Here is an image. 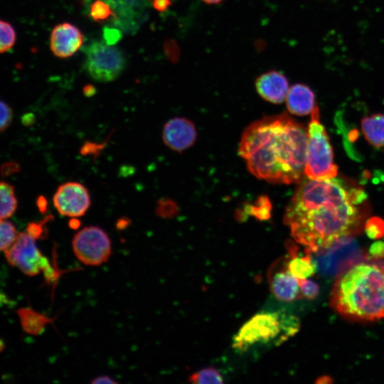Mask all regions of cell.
<instances>
[{"mask_svg": "<svg viewBox=\"0 0 384 384\" xmlns=\"http://www.w3.org/2000/svg\"><path fill=\"white\" fill-rule=\"evenodd\" d=\"M370 211L368 196L351 179L304 177L286 208L284 223L309 252H319L358 234Z\"/></svg>", "mask_w": 384, "mask_h": 384, "instance_id": "cell-1", "label": "cell"}, {"mask_svg": "<svg viewBox=\"0 0 384 384\" xmlns=\"http://www.w3.org/2000/svg\"><path fill=\"white\" fill-rule=\"evenodd\" d=\"M307 142V129L284 112L250 124L239 153L257 178L290 184L304 177Z\"/></svg>", "mask_w": 384, "mask_h": 384, "instance_id": "cell-2", "label": "cell"}, {"mask_svg": "<svg viewBox=\"0 0 384 384\" xmlns=\"http://www.w3.org/2000/svg\"><path fill=\"white\" fill-rule=\"evenodd\" d=\"M330 304L340 315L357 321L384 318V262L363 261L336 277Z\"/></svg>", "mask_w": 384, "mask_h": 384, "instance_id": "cell-3", "label": "cell"}, {"mask_svg": "<svg viewBox=\"0 0 384 384\" xmlns=\"http://www.w3.org/2000/svg\"><path fill=\"white\" fill-rule=\"evenodd\" d=\"M298 319L277 311H262L251 317L233 339V348L244 353L255 346L279 344L299 330Z\"/></svg>", "mask_w": 384, "mask_h": 384, "instance_id": "cell-4", "label": "cell"}, {"mask_svg": "<svg viewBox=\"0 0 384 384\" xmlns=\"http://www.w3.org/2000/svg\"><path fill=\"white\" fill-rule=\"evenodd\" d=\"M319 110L315 106L307 129L308 142L304 174L309 178L324 180L337 176L338 166L334 161L329 136L320 122Z\"/></svg>", "mask_w": 384, "mask_h": 384, "instance_id": "cell-5", "label": "cell"}, {"mask_svg": "<svg viewBox=\"0 0 384 384\" xmlns=\"http://www.w3.org/2000/svg\"><path fill=\"white\" fill-rule=\"evenodd\" d=\"M36 240L27 232L18 233L14 243L4 250L5 257L9 265L18 267L25 274L33 277L43 272L46 281L54 283L60 272L41 253Z\"/></svg>", "mask_w": 384, "mask_h": 384, "instance_id": "cell-6", "label": "cell"}, {"mask_svg": "<svg viewBox=\"0 0 384 384\" xmlns=\"http://www.w3.org/2000/svg\"><path fill=\"white\" fill-rule=\"evenodd\" d=\"M85 68L95 81L107 82L118 78L126 67V58L118 48L93 41L85 49Z\"/></svg>", "mask_w": 384, "mask_h": 384, "instance_id": "cell-7", "label": "cell"}, {"mask_svg": "<svg viewBox=\"0 0 384 384\" xmlns=\"http://www.w3.org/2000/svg\"><path fill=\"white\" fill-rule=\"evenodd\" d=\"M72 250L77 259L87 266H99L109 260L112 242L108 234L98 226H86L72 240Z\"/></svg>", "mask_w": 384, "mask_h": 384, "instance_id": "cell-8", "label": "cell"}, {"mask_svg": "<svg viewBox=\"0 0 384 384\" xmlns=\"http://www.w3.org/2000/svg\"><path fill=\"white\" fill-rule=\"evenodd\" d=\"M53 204L60 215L78 218L88 210L91 198L88 189L83 184L69 181L58 186L53 196Z\"/></svg>", "mask_w": 384, "mask_h": 384, "instance_id": "cell-9", "label": "cell"}, {"mask_svg": "<svg viewBox=\"0 0 384 384\" xmlns=\"http://www.w3.org/2000/svg\"><path fill=\"white\" fill-rule=\"evenodd\" d=\"M193 123L184 117L169 119L162 131V139L166 146L173 151L182 152L192 146L196 139Z\"/></svg>", "mask_w": 384, "mask_h": 384, "instance_id": "cell-10", "label": "cell"}, {"mask_svg": "<svg viewBox=\"0 0 384 384\" xmlns=\"http://www.w3.org/2000/svg\"><path fill=\"white\" fill-rule=\"evenodd\" d=\"M83 35L75 25L64 22L56 25L50 37V48L53 53L60 58L73 55L83 43Z\"/></svg>", "mask_w": 384, "mask_h": 384, "instance_id": "cell-11", "label": "cell"}, {"mask_svg": "<svg viewBox=\"0 0 384 384\" xmlns=\"http://www.w3.org/2000/svg\"><path fill=\"white\" fill-rule=\"evenodd\" d=\"M269 281L272 294L280 301L290 302L301 294L298 279L288 271L286 262L279 266L276 263L269 274Z\"/></svg>", "mask_w": 384, "mask_h": 384, "instance_id": "cell-12", "label": "cell"}, {"mask_svg": "<svg viewBox=\"0 0 384 384\" xmlns=\"http://www.w3.org/2000/svg\"><path fill=\"white\" fill-rule=\"evenodd\" d=\"M255 84L261 97L274 104L284 102L289 89L288 80L277 70L262 73L256 79Z\"/></svg>", "mask_w": 384, "mask_h": 384, "instance_id": "cell-13", "label": "cell"}, {"mask_svg": "<svg viewBox=\"0 0 384 384\" xmlns=\"http://www.w3.org/2000/svg\"><path fill=\"white\" fill-rule=\"evenodd\" d=\"M287 107L289 112L297 116H304L311 113L315 105V95L307 85L297 83L288 90Z\"/></svg>", "mask_w": 384, "mask_h": 384, "instance_id": "cell-14", "label": "cell"}, {"mask_svg": "<svg viewBox=\"0 0 384 384\" xmlns=\"http://www.w3.org/2000/svg\"><path fill=\"white\" fill-rule=\"evenodd\" d=\"M289 259L287 262L288 271L297 279H304L312 276L316 270V265L313 261L310 252L304 256L298 255L297 247L292 242L287 245Z\"/></svg>", "mask_w": 384, "mask_h": 384, "instance_id": "cell-15", "label": "cell"}, {"mask_svg": "<svg viewBox=\"0 0 384 384\" xmlns=\"http://www.w3.org/2000/svg\"><path fill=\"white\" fill-rule=\"evenodd\" d=\"M17 314L23 331L31 335H39L46 329L47 325L52 324L55 319L48 317L29 307L17 310Z\"/></svg>", "mask_w": 384, "mask_h": 384, "instance_id": "cell-16", "label": "cell"}, {"mask_svg": "<svg viewBox=\"0 0 384 384\" xmlns=\"http://www.w3.org/2000/svg\"><path fill=\"white\" fill-rule=\"evenodd\" d=\"M361 130L368 142L376 148L384 146V114H374L363 117Z\"/></svg>", "mask_w": 384, "mask_h": 384, "instance_id": "cell-17", "label": "cell"}, {"mask_svg": "<svg viewBox=\"0 0 384 384\" xmlns=\"http://www.w3.org/2000/svg\"><path fill=\"white\" fill-rule=\"evenodd\" d=\"M17 208L14 188L6 182H0V220L10 218Z\"/></svg>", "mask_w": 384, "mask_h": 384, "instance_id": "cell-18", "label": "cell"}, {"mask_svg": "<svg viewBox=\"0 0 384 384\" xmlns=\"http://www.w3.org/2000/svg\"><path fill=\"white\" fill-rule=\"evenodd\" d=\"M89 14L94 21L98 23L112 20L117 21L115 11L105 0H95L90 5Z\"/></svg>", "mask_w": 384, "mask_h": 384, "instance_id": "cell-19", "label": "cell"}, {"mask_svg": "<svg viewBox=\"0 0 384 384\" xmlns=\"http://www.w3.org/2000/svg\"><path fill=\"white\" fill-rule=\"evenodd\" d=\"M189 381L196 384H220L223 383V378L216 368L208 367L192 374L189 378Z\"/></svg>", "mask_w": 384, "mask_h": 384, "instance_id": "cell-20", "label": "cell"}, {"mask_svg": "<svg viewBox=\"0 0 384 384\" xmlns=\"http://www.w3.org/2000/svg\"><path fill=\"white\" fill-rule=\"evenodd\" d=\"M16 35L13 26L5 21L0 20V53L11 49L16 42Z\"/></svg>", "mask_w": 384, "mask_h": 384, "instance_id": "cell-21", "label": "cell"}, {"mask_svg": "<svg viewBox=\"0 0 384 384\" xmlns=\"http://www.w3.org/2000/svg\"><path fill=\"white\" fill-rule=\"evenodd\" d=\"M17 235L18 233L13 223L6 220H0V251L9 248Z\"/></svg>", "mask_w": 384, "mask_h": 384, "instance_id": "cell-22", "label": "cell"}, {"mask_svg": "<svg viewBox=\"0 0 384 384\" xmlns=\"http://www.w3.org/2000/svg\"><path fill=\"white\" fill-rule=\"evenodd\" d=\"M178 207L175 202L166 198H160L156 201L155 213L161 218H170L177 213Z\"/></svg>", "mask_w": 384, "mask_h": 384, "instance_id": "cell-23", "label": "cell"}, {"mask_svg": "<svg viewBox=\"0 0 384 384\" xmlns=\"http://www.w3.org/2000/svg\"><path fill=\"white\" fill-rule=\"evenodd\" d=\"M364 229L370 238H381L384 235V221L376 217L370 218L366 220Z\"/></svg>", "mask_w": 384, "mask_h": 384, "instance_id": "cell-24", "label": "cell"}, {"mask_svg": "<svg viewBox=\"0 0 384 384\" xmlns=\"http://www.w3.org/2000/svg\"><path fill=\"white\" fill-rule=\"evenodd\" d=\"M248 208L250 213L257 219L267 220L270 218V203L266 197L260 198L256 205H252Z\"/></svg>", "mask_w": 384, "mask_h": 384, "instance_id": "cell-25", "label": "cell"}, {"mask_svg": "<svg viewBox=\"0 0 384 384\" xmlns=\"http://www.w3.org/2000/svg\"><path fill=\"white\" fill-rule=\"evenodd\" d=\"M300 294L308 299H315L319 293V286L313 280L304 279H298Z\"/></svg>", "mask_w": 384, "mask_h": 384, "instance_id": "cell-26", "label": "cell"}, {"mask_svg": "<svg viewBox=\"0 0 384 384\" xmlns=\"http://www.w3.org/2000/svg\"><path fill=\"white\" fill-rule=\"evenodd\" d=\"M50 217L48 216L43 220L39 223H31L28 225L26 228V232L31 235L34 237L36 239H42L44 238L46 235V229L45 228V224L50 220Z\"/></svg>", "mask_w": 384, "mask_h": 384, "instance_id": "cell-27", "label": "cell"}, {"mask_svg": "<svg viewBox=\"0 0 384 384\" xmlns=\"http://www.w3.org/2000/svg\"><path fill=\"white\" fill-rule=\"evenodd\" d=\"M13 113L10 107L0 100V132L4 131L12 122Z\"/></svg>", "mask_w": 384, "mask_h": 384, "instance_id": "cell-28", "label": "cell"}, {"mask_svg": "<svg viewBox=\"0 0 384 384\" xmlns=\"http://www.w3.org/2000/svg\"><path fill=\"white\" fill-rule=\"evenodd\" d=\"M103 36L105 42L107 44L113 46L120 40L122 38V33L117 28L105 27L103 30Z\"/></svg>", "mask_w": 384, "mask_h": 384, "instance_id": "cell-29", "label": "cell"}, {"mask_svg": "<svg viewBox=\"0 0 384 384\" xmlns=\"http://www.w3.org/2000/svg\"><path fill=\"white\" fill-rule=\"evenodd\" d=\"M368 252L370 257L375 260L384 259V242L376 241L373 242L370 246Z\"/></svg>", "mask_w": 384, "mask_h": 384, "instance_id": "cell-30", "label": "cell"}, {"mask_svg": "<svg viewBox=\"0 0 384 384\" xmlns=\"http://www.w3.org/2000/svg\"><path fill=\"white\" fill-rule=\"evenodd\" d=\"M164 50L168 58L174 61L178 56V48L173 41L167 40L164 43Z\"/></svg>", "mask_w": 384, "mask_h": 384, "instance_id": "cell-31", "label": "cell"}, {"mask_svg": "<svg viewBox=\"0 0 384 384\" xmlns=\"http://www.w3.org/2000/svg\"><path fill=\"white\" fill-rule=\"evenodd\" d=\"M152 6L159 12H164L172 4V0H151Z\"/></svg>", "mask_w": 384, "mask_h": 384, "instance_id": "cell-32", "label": "cell"}, {"mask_svg": "<svg viewBox=\"0 0 384 384\" xmlns=\"http://www.w3.org/2000/svg\"><path fill=\"white\" fill-rule=\"evenodd\" d=\"M92 384H116L117 381L108 375H100L92 380Z\"/></svg>", "mask_w": 384, "mask_h": 384, "instance_id": "cell-33", "label": "cell"}, {"mask_svg": "<svg viewBox=\"0 0 384 384\" xmlns=\"http://www.w3.org/2000/svg\"><path fill=\"white\" fill-rule=\"evenodd\" d=\"M83 92L86 96L90 97L95 93V88L91 85H87L83 87Z\"/></svg>", "mask_w": 384, "mask_h": 384, "instance_id": "cell-34", "label": "cell"}, {"mask_svg": "<svg viewBox=\"0 0 384 384\" xmlns=\"http://www.w3.org/2000/svg\"><path fill=\"white\" fill-rule=\"evenodd\" d=\"M38 205L41 212L44 213L47 210V201L43 197L38 198Z\"/></svg>", "mask_w": 384, "mask_h": 384, "instance_id": "cell-35", "label": "cell"}, {"mask_svg": "<svg viewBox=\"0 0 384 384\" xmlns=\"http://www.w3.org/2000/svg\"><path fill=\"white\" fill-rule=\"evenodd\" d=\"M68 225L72 229H78L80 225V221L77 218H72L69 220Z\"/></svg>", "mask_w": 384, "mask_h": 384, "instance_id": "cell-36", "label": "cell"}, {"mask_svg": "<svg viewBox=\"0 0 384 384\" xmlns=\"http://www.w3.org/2000/svg\"><path fill=\"white\" fill-rule=\"evenodd\" d=\"M117 225V226L118 228L119 227L121 228H123L124 226H127L128 225V221L126 219H122V220L120 219V220H118Z\"/></svg>", "mask_w": 384, "mask_h": 384, "instance_id": "cell-37", "label": "cell"}, {"mask_svg": "<svg viewBox=\"0 0 384 384\" xmlns=\"http://www.w3.org/2000/svg\"><path fill=\"white\" fill-rule=\"evenodd\" d=\"M201 1L208 4H218L223 1L224 0H201Z\"/></svg>", "mask_w": 384, "mask_h": 384, "instance_id": "cell-38", "label": "cell"}, {"mask_svg": "<svg viewBox=\"0 0 384 384\" xmlns=\"http://www.w3.org/2000/svg\"><path fill=\"white\" fill-rule=\"evenodd\" d=\"M4 348V343L3 340L0 339V352H1Z\"/></svg>", "mask_w": 384, "mask_h": 384, "instance_id": "cell-39", "label": "cell"}]
</instances>
